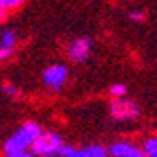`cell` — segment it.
Returning a JSON list of instances; mask_svg holds the SVG:
<instances>
[{
  "instance_id": "cell-1",
  "label": "cell",
  "mask_w": 157,
  "mask_h": 157,
  "mask_svg": "<svg viewBox=\"0 0 157 157\" xmlns=\"http://www.w3.org/2000/svg\"><path fill=\"white\" fill-rule=\"evenodd\" d=\"M40 133H42V128L38 126V123H33V121L24 123V124L5 142V145H4L5 154L26 152V150L33 145V142L38 138Z\"/></svg>"
},
{
  "instance_id": "cell-2",
  "label": "cell",
  "mask_w": 157,
  "mask_h": 157,
  "mask_svg": "<svg viewBox=\"0 0 157 157\" xmlns=\"http://www.w3.org/2000/svg\"><path fill=\"white\" fill-rule=\"evenodd\" d=\"M60 145H62V138L59 135L47 131V133L38 135V138L33 142L31 148H33V154L38 157H52L59 152Z\"/></svg>"
},
{
  "instance_id": "cell-3",
  "label": "cell",
  "mask_w": 157,
  "mask_h": 157,
  "mask_svg": "<svg viewBox=\"0 0 157 157\" xmlns=\"http://www.w3.org/2000/svg\"><path fill=\"white\" fill-rule=\"evenodd\" d=\"M111 114L114 119L117 121H128V119H135L140 116V109L135 102L128 100V98H121L116 97L111 102Z\"/></svg>"
},
{
  "instance_id": "cell-4",
  "label": "cell",
  "mask_w": 157,
  "mask_h": 157,
  "mask_svg": "<svg viewBox=\"0 0 157 157\" xmlns=\"http://www.w3.org/2000/svg\"><path fill=\"white\" fill-rule=\"evenodd\" d=\"M60 157H105L107 152L104 147H98V145H90V147L85 148H73L69 145H60L59 148Z\"/></svg>"
},
{
  "instance_id": "cell-5",
  "label": "cell",
  "mask_w": 157,
  "mask_h": 157,
  "mask_svg": "<svg viewBox=\"0 0 157 157\" xmlns=\"http://www.w3.org/2000/svg\"><path fill=\"white\" fill-rule=\"evenodd\" d=\"M67 79V67L66 66H60V64H56V66H50L43 71V81H45L47 86L54 88V90H60L62 85L66 83Z\"/></svg>"
},
{
  "instance_id": "cell-6",
  "label": "cell",
  "mask_w": 157,
  "mask_h": 157,
  "mask_svg": "<svg viewBox=\"0 0 157 157\" xmlns=\"http://www.w3.org/2000/svg\"><path fill=\"white\" fill-rule=\"evenodd\" d=\"M90 50H92V38L83 36L74 40L73 43L67 48V54H69L71 60L74 62H83L88 56H90Z\"/></svg>"
},
{
  "instance_id": "cell-7",
  "label": "cell",
  "mask_w": 157,
  "mask_h": 157,
  "mask_svg": "<svg viewBox=\"0 0 157 157\" xmlns=\"http://www.w3.org/2000/svg\"><path fill=\"white\" fill-rule=\"evenodd\" d=\"M109 154L112 157H143V148L136 147V145H131V143H114L109 147Z\"/></svg>"
},
{
  "instance_id": "cell-8",
  "label": "cell",
  "mask_w": 157,
  "mask_h": 157,
  "mask_svg": "<svg viewBox=\"0 0 157 157\" xmlns=\"http://www.w3.org/2000/svg\"><path fill=\"white\" fill-rule=\"evenodd\" d=\"M16 43V33L12 29H4L2 35H0V47H7V48H12Z\"/></svg>"
},
{
  "instance_id": "cell-9",
  "label": "cell",
  "mask_w": 157,
  "mask_h": 157,
  "mask_svg": "<svg viewBox=\"0 0 157 157\" xmlns=\"http://www.w3.org/2000/svg\"><path fill=\"white\" fill-rule=\"evenodd\" d=\"M143 154L147 157H157V138H148L143 145Z\"/></svg>"
},
{
  "instance_id": "cell-10",
  "label": "cell",
  "mask_w": 157,
  "mask_h": 157,
  "mask_svg": "<svg viewBox=\"0 0 157 157\" xmlns=\"http://www.w3.org/2000/svg\"><path fill=\"white\" fill-rule=\"evenodd\" d=\"M2 92H4L5 95L12 97V98L21 97V92H19V90L14 86V85H10V83H4V85H2Z\"/></svg>"
},
{
  "instance_id": "cell-11",
  "label": "cell",
  "mask_w": 157,
  "mask_h": 157,
  "mask_svg": "<svg viewBox=\"0 0 157 157\" xmlns=\"http://www.w3.org/2000/svg\"><path fill=\"white\" fill-rule=\"evenodd\" d=\"M23 2L24 0H0V9H4V10L14 9V7H19Z\"/></svg>"
},
{
  "instance_id": "cell-12",
  "label": "cell",
  "mask_w": 157,
  "mask_h": 157,
  "mask_svg": "<svg viewBox=\"0 0 157 157\" xmlns=\"http://www.w3.org/2000/svg\"><path fill=\"white\" fill-rule=\"evenodd\" d=\"M126 92H128V88H126L124 85H114V86L111 88V93L114 97H124Z\"/></svg>"
},
{
  "instance_id": "cell-13",
  "label": "cell",
  "mask_w": 157,
  "mask_h": 157,
  "mask_svg": "<svg viewBox=\"0 0 157 157\" xmlns=\"http://www.w3.org/2000/svg\"><path fill=\"white\" fill-rule=\"evenodd\" d=\"M128 17L131 19V21L140 23V21H143V19H145V12H142V10H133V12H128Z\"/></svg>"
},
{
  "instance_id": "cell-14",
  "label": "cell",
  "mask_w": 157,
  "mask_h": 157,
  "mask_svg": "<svg viewBox=\"0 0 157 157\" xmlns=\"http://www.w3.org/2000/svg\"><path fill=\"white\" fill-rule=\"evenodd\" d=\"M12 54V48H7V47H0V60H5L7 57H10Z\"/></svg>"
},
{
  "instance_id": "cell-15",
  "label": "cell",
  "mask_w": 157,
  "mask_h": 157,
  "mask_svg": "<svg viewBox=\"0 0 157 157\" xmlns=\"http://www.w3.org/2000/svg\"><path fill=\"white\" fill-rule=\"evenodd\" d=\"M7 157H38V155L28 152H14V154H7Z\"/></svg>"
},
{
  "instance_id": "cell-16",
  "label": "cell",
  "mask_w": 157,
  "mask_h": 157,
  "mask_svg": "<svg viewBox=\"0 0 157 157\" xmlns=\"http://www.w3.org/2000/svg\"><path fill=\"white\" fill-rule=\"evenodd\" d=\"M5 17H7V10L0 9V23H4V21H5Z\"/></svg>"
}]
</instances>
